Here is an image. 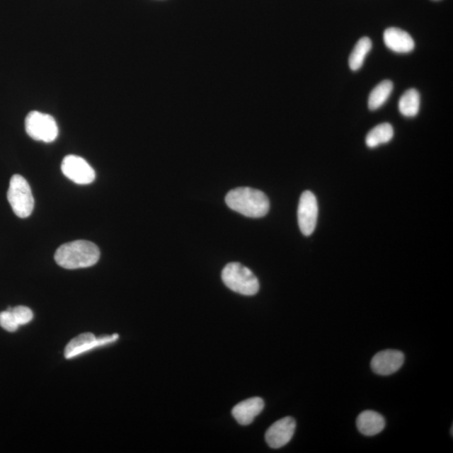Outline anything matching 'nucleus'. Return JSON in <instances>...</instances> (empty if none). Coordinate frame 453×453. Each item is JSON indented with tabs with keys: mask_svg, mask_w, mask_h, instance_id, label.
Masks as SVG:
<instances>
[{
	"mask_svg": "<svg viewBox=\"0 0 453 453\" xmlns=\"http://www.w3.org/2000/svg\"><path fill=\"white\" fill-rule=\"evenodd\" d=\"M265 402L260 397L249 398L239 402L233 408L232 414L238 423L242 425L251 424L264 410Z\"/></svg>",
	"mask_w": 453,
	"mask_h": 453,
	"instance_id": "9b49d317",
	"label": "nucleus"
},
{
	"mask_svg": "<svg viewBox=\"0 0 453 453\" xmlns=\"http://www.w3.org/2000/svg\"><path fill=\"white\" fill-rule=\"evenodd\" d=\"M297 423L291 416H287L280 419L267 430L265 433V441L267 444L274 449L283 447L292 440L294 430H296Z\"/></svg>",
	"mask_w": 453,
	"mask_h": 453,
	"instance_id": "1a4fd4ad",
	"label": "nucleus"
},
{
	"mask_svg": "<svg viewBox=\"0 0 453 453\" xmlns=\"http://www.w3.org/2000/svg\"><path fill=\"white\" fill-rule=\"evenodd\" d=\"M394 88L391 81L384 80L379 83L370 93L368 105L370 110H377L382 107L391 96Z\"/></svg>",
	"mask_w": 453,
	"mask_h": 453,
	"instance_id": "dca6fc26",
	"label": "nucleus"
},
{
	"mask_svg": "<svg viewBox=\"0 0 453 453\" xmlns=\"http://www.w3.org/2000/svg\"><path fill=\"white\" fill-rule=\"evenodd\" d=\"M225 202L231 210L253 219L268 214L270 201L266 195L251 188H238L226 194Z\"/></svg>",
	"mask_w": 453,
	"mask_h": 453,
	"instance_id": "f03ea898",
	"label": "nucleus"
},
{
	"mask_svg": "<svg viewBox=\"0 0 453 453\" xmlns=\"http://www.w3.org/2000/svg\"><path fill=\"white\" fill-rule=\"evenodd\" d=\"M62 171L68 179L79 185L91 184L96 178L93 167L78 156L70 155L63 159Z\"/></svg>",
	"mask_w": 453,
	"mask_h": 453,
	"instance_id": "0eeeda50",
	"label": "nucleus"
},
{
	"mask_svg": "<svg viewBox=\"0 0 453 453\" xmlns=\"http://www.w3.org/2000/svg\"><path fill=\"white\" fill-rule=\"evenodd\" d=\"M222 280L231 291L253 296L259 292L260 283L255 274L239 263H229L222 271Z\"/></svg>",
	"mask_w": 453,
	"mask_h": 453,
	"instance_id": "7ed1b4c3",
	"label": "nucleus"
},
{
	"mask_svg": "<svg viewBox=\"0 0 453 453\" xmlns=\"http://www.w3.org/2000/svg\"><path fill=\"white\" fill-rule=\"evenodd\" d=\"M25 130L30 138L38 142L52 143L58 136V126L54 117L47 113L33 111L25 119Z\"/></svg>",
	"mask_w": 453,
	"mask_h": 453,
	"instance_id": "39448f33",
	"label": "nucleus"
},
{
	"mask_svg": "<svg viewBox=\"0 0 453 453\" xmlns=\"http://www.w3.org/2000/svg\"><path fill=\"white\" fill-rule=\"evenodd\" d=\"M119 338V334L96 338L94 334L91 333H81L68 343L65 348V357L67 360L74 359V357L84 355L94 348L115 343Z\"/></svg>",
	"mask_w": 453,
	"mask_h": 453,
	"instance_id": "423d86ee",
	"label": "nucleus"
},
{
	"mask_svg": "<svg viewBox=\"0 0 453 453\" xmlns=\"http://www.w3.org/2000/svg\"><path fill=\"white\" fill-rule=\"evenodd\" d=\"M11 311L16 317L17 323H19L20 326L28 324L33 319V311H31L29 307L18 306L12 307Z\"/></svg>",
	"mask_w": 453,
	"mask_h": 453,
	"instance_id": "6ab92c4d",
	"label": "nucleus"
},
{
	"mask_svg": "<svg viewBox=\"0 0 453 453\" xmlns=\"http://www.w3.org/2000/svg\"><path fill=\"white\" fill-rule=\"evenodd\" d=\"M385 45L392 52L401 54L409 53L415 48V42L410 34L401 29L388 28L384 33Z\"/></svg>",
	"mask_w": 453,
	"mask_h": 453,
	"instance_id": "f8f14e48",
	"label": "nucleus"
},
{
	"mask_svg": "<svg viewBox=\"0 0 453 453\" xmlns=\"http://www.w3.org/2000/svg\"><path fill=\"white\" fill-rule=\"evenodd\" d=\"M372 48V42L369 38H362L355 45L352 53L350 54L348 63L352 71L360 70L364 62L367 55Z\"/></svg>",
	"mask_w": 453,
	"mask_h": 453,
	"instance_id": "f3484780",
	"label": "nucleus"
},
{
	"mask_svg": "<svg viewBox=\"0 0 453 453\" xmlns=\"http://www.w3.org/2000/svg\"><path fill=\"white\" fill-rule=\"evenodd\" d=\"M99 258L98 247L87 240H75L62 244L55 253L57 264L67 270L88 268L96 265Z\"/></svg>",
	"mask_w": 453,
	"mask_h": 453,
	"instance_id": "f257e3e1",
	"label": "nucleus"
},
{
	"mask_svg": "<svg viewBox=\"0 0 453 453\" xmlns=\"http://www.w3.org/2000/svg\"><path fill=\"white\" fill-rule=\"evenodd\" d=\"M8 201L13 212L21 219H26L33 214L35 200L31 188L27 181L21 175H13L8 188Z\"/></svg>",
	"mask_w": 453,
	"mask_h": 453,
	"instance_id": "20e7f679",
	"label": "nucleus"
},
{
	"mask_svg": "<svg viewBox=\"0 0 453 453\" xmlns=\"http://www.w3.org/2000/svg\"><path fill=\"white\" fill-rule=\"evenodd\" d=\"M394 137V129L388 123L380 124L371 130L366 136V144L369 148H375L391 142Z\"/></svg>",
	"mask_w": 453,
	"mask_h": 453,
	"instance_id": "2eb2a0df",
	"label": "nucleus"
},
{
	"mask_svg": "<svg viewBox=\"0 0 453 453\" xmlns=\"http://www.w3.org/2000/svg\"><path fill=\"white\" fill-rule=\"evenodd\" d=\"M420 96L418 90L409 89L402 95L398 101V110L403 116L413 117L418 115Z\"/></svg>",
	"mask_w": 453,
	"mask_h": 453,
	"instance_id": "4468645a",
	"label": "nucleus"
},
{
	"mask_svg": "<svg viewBox=\"0 0 453 453\" xmlns=\"http://www.w3.org/2000/svg\"><path fill=\"white\" fill-rule=\"evenodd\" d=\"M12 307H8L6 311L0 312V327L8 332H16L20 325L17 323L15 316L12 312Z\"/></svg>",
	"mask_w": 453,
	"mask_h": 453,
	"instance_id": "a211bd4d",
	"label": "nucleus"
},
{
	"mask_svg": "<svg viewBox=\"0 0 453 453\" xmlns=\"http://www.w3.org/2000/svg\"><path fill=\"white\" fill-rule=\"evenodd\" d=\"M404 353L387 350L376 353L371 361V368L375 374L387 376L396 373L404 365Z\"/></svg>",
	"mask_w": 453,
	"mask_h": 453,
	"instance_id": "9d476101",
	"label": "nucleus"
},
{
	"mask_svg": "<svg viewBox=\"0 0 453 453\" xmlns=\"http://www.w3.org/2000/svg\"><path fill=\"white\" fill-rule=\"evenodd\" d=\"M357 428L367 437H373L382 432L385 420L382 415L374 411H362L356 420Z\"/></svg>",
	"mask_w": 453,
	"mask_h": 453,
	"instance_id": "ddd939ff",
	"label": "nucleus"
},
{
	"mask_svg": "<svg viewBox=\"0 0 453 453\" xmlns=\"http://www.w3.org/2000/svg\"><path fill=\"white\" fill-rule=\"evenodd\" d=\"M317 216L319 205L315 195L309 191L303 193L299 202L297 217L299 228L305 236H310L314 232Z\"/></svg>",
	"mask_w": 453,
	"mask_h": 453,
	"instance_id": "6e6552de",
	"label": "nucleus"
}]
</instances>
